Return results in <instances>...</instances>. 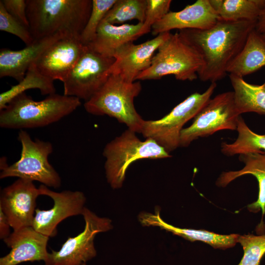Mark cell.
<instances>
[{
	"label": "cell",
	"instance_id": "24",
	"mask_svg": "<svg viewBox=\"0 0 265 265\" xmlns=\"http://www.w3.org/2000/svg\"><path fill=\"white\" fill-rule=\"evenodd\" d=\"M220 20L257 21L265 0H210Z\"/></svg>",
	"mask_w": 265,
	"mask_h": 265
},
{
	"label": "cell",
	"instance_id": "33",
	"mask_svg": "<svg viewBox=\"0 0 265 265\" xmlns=\"http://www.w3.org/2000/svg\"><path fill=\"white\" fill-rule=\"evenodd\" d=\"M11 228L9 221L0 209V238L4 239L11 234L10 229Z\"/></svg>",
	"mask_w": 265,
	"mask_h": 265
},
{
	"label": "cell",
	"instance_id": "6",
	"mask_svg": "<svg viewBox=\"0 0 265 265\" xmlns=\"http://www.w3.org/2000/svg\"><path fill=\"white\" fill-rule=\"evenodd\" d=\"M202 65L200 55L179 32L171 33L159 48L150 67L141 73L135 80H159L173 75L178 80L193 81L198 78Z\"/></svg>",
	"mask_w": 265,
	"mask_h": 265
},
{
	"label": "cell",
	"instance_id": "29",
	"mask_svg": "<svg viewBox=\"0 0 265 265\" xmlns=\"http://www.w3.org/2000/svg\"><path fill=\"white\" fill-rule=\"evenodd\" d=\"M238 242L241 245L244 252L238 265H260L265 254V235L239 236Z\"/></svg>",
	"mask_w": 265,
	"mask_h": 265
},
{
	"label": "cell",
	"instance_id": "31",
	"mask_svg": "<svg viewBox=\"0 0 265 265\" xmlns=\"http://www.w3.org/2000/svg\"><path fill=\"white\" fill-rule=\"evenodd\" d=\"M171 0H147L145 19L140 36L149 33L152 26L160 20L169 11Z\"/></svg>",
	"mask_w": 265,
	"mask_h": 265
},
{
	"label": "cell",
	"instance_id": "17",
	"mask_svg": "<svg viewBox=\"0 0 265 265\" xmlns=\"http://www.w3.org/2000/svg\"><path fill=\"white\" fill-rule=\"evenodd\" d=\"M49 237L32 226L14 230L3 241L10 252L0 258V265H18L27 262L42 261L48 257L47 246Z\"/></svg>",
	"mask_w": 265,
	"mask_h": 265
},
{
	"label": "cell",
	"instance_id": "5",
	"mask_svg": "<svg viewBox=\"0 0 265 265\" xmlns=\"http://www.w3.org/2000/svg\"><path fill=\"white\" fill-rule=\"evenodd\" d=\"M135 133L128 129L108 142L104 149L106 176L108 183L113 189L122 186L127 170L134 161L171 157L153 139L146 138L141 141Z\"/></svg>",
	"mask_w": 265,
	"mask_h": 265
},
{
	"label": "cell",
	"instance_id": "28",
	"mask_svg": "<svg viewBox=\"0 0 265 265\" xmlns=\"http://www.w3.org/2000/svg\"><path fill=\"white\" fill-rule=\"evenodd\" d=\"M116 1V0H92L90 15L80 38L83 44L87 46L93 41L100 24Z\"/></svg>",
	"mask_w": 265,
	"mask_h": 265
},
{
	"label": "cell",
	"instance_id": "11",
	"mask_svg": "<svg viewBox=\"0 0 265 265\" xmlns=\"http://www.w3.org/2000/svg\"><path fill=\"white\" fill-rule=\"evenodd\" d=\"M82 215L85 226L82 232L69 238L58 251L49 253L45 265H84L97 255L94 238L97 234L112 228L111 220L101 217L86 207Z\"/></svg>",
	"mask_w": 265,
	"mask_h": 265
},
{
	"label": "cell",
	"instance_id": "8",
	"mask_svg": "<svg viewBox=\"0 0 265 265\" xmlns=\"http://www.w3.org/2000/svg\"><path fill=\"white\" fill-rule=\"evenodd\" d=\"M18 140L22 146L20 158L0 169V179L17 177L38 181L48 187H59L61 185L60 177L48 159L53 151L52 143L38 139L33 140L24 130H20Z\"/></svg>",
	"mask_w": 265,
	"mask_h": 265
},
{
	"label": "cell",
	"instance_id": "12",
	"mask_svg": "<svg viewBox=\"0 0 265 265\" xmlns=\"http://www.w3.org/2000/svg\"><path fill=\"white\" fill-rule=\"evenodd\" d=\"M38 188L41 195L52 198L53 205L48 210H35L32 227L38 232L53 237L56 235L60 222L69 217L82 214L86 198L81 191L56 192L43 185Z\"/></svg>",
	"mask_w": 265,
	"mask_h": 265
},
{
	"label": "cell",
	"instance_id": "36",
	"mask_svg": "<svg viewBox=\"0 0 265 265\" xmlns=\"http://www.w3.org/2000/svg\"><path fill=\"white\" fill-rule=\"evenodd\" d=\"M264 232H265V224H264Z\"/></svg>",
	"mask_w": 265,
	"mask_h": 265
},
{
	"label": "cell",
	"instance_id": "34",
	"mask_svg": "<svg viewBox=\"0 0 265 265\" xmlns=\"http://www.w3.org/2000/svg\"><path fill=\"white\" fill-rule=\"evenodd\" d=\"M255 30L261 34L265 32V3L258 18Z\"/></svg>",
	"mask_w": 265,
	"mask_h": 265
},
{
	"label": "cell",
	"instance_id": "22",
	"mask_svg": "<svg viewBox=\"0 0 265 265\" xmlns=\"http://www.w3.org/2000/svg\"><path fill=\"white\" fill-rule=\"evenodd\" d=\"M265 66V40L255 28L249 34L238 54L228 66L227 72L241 78Z\"/></svg>",
	"mask_w": 265,
	"mask_h": 265
},
{
	"label": "cell",
	"instance_id": "21",
	"mask_svg": "<svg viewBox=\"0 0 265 265\" xmlns=\"http://www.w3.org/2000/svg\"><path fill=\"white\" fill-rule=\"evenodd\" d=\"M139 220L143 226H158L188 240L201 241L214 248L224 249L232 247L238 243L239 236L238 234L223 235L206 230L176 227L163 220L159 211H156L155 214L142 212L139 215Z\"/></svg>",
	"mask_w": 265,
	"mask_h": 265
},
{
	"label": "cell",
	"instance_id": "25",
	"mask_svg": "<svg viewBox=\"0 0 265 265\" xmlns=\"http://www.w3.org/2000/svg\"><path fill=\"white\" fill-rule=\"evenodd\" d=\"M237 131L238 137L234 142L221 143L222 154L228 157L247 153L265 154V134H259L253 132L241 116L238 119Z\"/></svg>",
	"mask_w": 265,
	"mask_h": 265
},
{
	"label": "cell",
	"instance_id": "13",
	"mask_svg": "<svg viewBox=\"0 0 265 265\" xmlns=\"http://www.w3.org/2000/svg\"><path fill=\"white\" fill-rule=\"evenodd\" d=\"M39 195L40 190L33 182L20 178L2 189L0 209L13 230L32 226L36 209V201Z\"/></svg>",
	"mask_w": 265,
	"mask_h": 265
},
{
	"label": "cell",
	"instance_id": "18",
	"mask_svg": "<svg viewBox=\"0 0 265 265\" xmlns=\"http://www.w3.org/2000/svg\"><path fill=\"white\" fill-rule=\"evenodd\" d=\"M64 38L61 35L48 37L35 40L24 49L12 50L2 48L0 50V78L11 77L18 82L23 80L30 66L53 43Z\"/></svg>",
	"mask_w": 265,
	"mask_h": 265
},
{
	"label": "cell",
	"instance_id": "16",
	"mask_svg": "<svg viewBox=\"0 0 265 265\" xmlns=\"http://www.w3.org/2000/svg\"><path fill=\"white\" fill-rule=\"evenodd\" d=\"M220 18L210 0H197L177 12H169L152 27L154 35L170 32L172 29L204 30L214 26Z\"/></svg>",
	"mask_w": 265,
	"mask_h": 265
},
{
	"label": "cell",
	"instance_id": "19",
	"mask_svg": "<svg viewBox=\"0 0 265 265\" xmlns=\"http://www.w3.org/2000/svg\"><path fill=\"white\" fill-rule=\"evenodd\" d=\"M238 159L244 163L243 168L238 171L223 172L217 179V186L224 187L230 183L242 176L251 174L255 177L259 185L257 200L247 206L250 212L257 213L262 211V217L257 226V234L264 232L263 218L265 214V154L260 153H247L239 155Z\"/></svg>",
	"mask_w": 265,
	"mask_h": 265
},
{
	"label": "cell",
	"instance_id": "7",
	"mask_svg": "<svg viewBox=\"0 0 265 265\" xmlns=\"http://www.w3.org/2000/svg\"><path fill=\"white\" fill-rule=\"evenodd\" d=\"M216 83H211L204 92H194L175 106L167 115L156 120H144L140 133L155 140L168 153L179 147L183 126L206 105Z\"/></svg>",
	"mask_w": 265,
	"mask_h": 265
},
{
	"label": "cell",
	"instance_id": "1",
	"mask_svg": "<svg viewBox=\"0 0 265 265\" xmlns=\"http://www.w3.org/2000/svg\"><path fill=\"white\" fill-rule=\"evenodd\" d=\"M257 21L220 20L212 27L180 30L182 38L201 56L198 76L202 81L216 83L227 75V69L243 47Z\"/></svg>",
	"mask_w": 265,
	"mask_h": 265
},
{
	"label": "cell",
	"instance_id": "20",
	"mask_svg": "<svg viewBox=\"0 0 265 265\" xmlns=\"http://www.w3.org/2000/svg\"><path fill=\"white\" fill-rule=\"evenodd\" d=\"M143 23L124 24L119 26L103 20L93 41L87 45L94 51L109 57H114L117 50L124 45L140 37Z\"/></svg>",
	"mask_w": 265,
	"mask_h": 265
},
{
	"label": "cell",
	"instance_id": "32",
	"mask_svg": "<svg viewBox=\"0 0 265 265\" xmlns=\"http://www.w3.org/2000/svg\"><path fill=\"white\" fill-rule=\"evenodd\" d=\"M6 11L29 28V23L26 15V0H1Z\"/></svg>",
	"mask_w": 265,
	"mask_h": 265
},
{
	"label": "cell",
	"instance_id": "10",
	"mask_svg": "<svg viewBox=\"0 0 265 265\" xmlns=\"http://www.w3.org/2000/svg\"><path fill=\"white\" fill-rule=\"evenodd\" d=\"M114 61V57L104 56L86 46L63 82L64 95L88 101L106 82Z\"/></svg>",
	"mask_w": 265,
	"mask_h": 265
},
{
	"label": "cell",
	"instance_id": "23",
	"mask_svg": "<svg viewBox=\"0 0 265 265\" xmlns=\"http://www.w3.org/2000/svg\"><path fill=\"white\" fill-rule=\"evenodd\" d=\"M234 102L239 115L255 112L265 115V81L261 85L247 82L243 78L230 74Z\"/></svg>",
	"mask_w": 265,
	"mask_h": 265
},
{
	"label": "cell",
	"instance_id": "9",
	"mask_svg": "<svg viewBox=\"0 0 265 265\" xmlns=\"http://www.w3.org/2000/svg\"><path fill=\"white\" fill-rule=\"evenodd\" d=\"M240 116L235 106L233 91L217 95L195 116L192 124L183 129L179 147H188L199 138L209 136L221 130L237 131Z\"/></svg>",
	"mask_w": 265,
	"mask_h": 265
},
{
	"label": "cell",
	"instance_id": "14",
	"mask_svg": "<svg viewBox=\"0 0 265 265\" xmlns=\"http://www.w3.org/2000/svg\"><path fill=\"white\" fill-rule=\"evenodd\" d=\"M170 34L163 32L141 44L130 42L124 45L114 56L110 74L119 75L129 82L136 81L137 77L150 67L155 53Z\"/></svg>",
	"mask_w": 265,
	"mask_h": 265
},
{
	"label": "cell",
	"instance_id": "15",
	"mask_svg": "<svg viewBox=\"0 0 265 265\" xmlns=\"http://www.w3.org/2000/svg\"><path fill=\"white\" fill-rule=\"evenodd\" d=\"M86 48L80 39L61 38L46 49L33 64L44 76L63 82Z\"/></svg>",
	"mask_w": 265,
	"mask_h": 265
},
{
	"label": "cell",
	"instance_id": "35",
	"mask_svg": "<svg viewBox=\"0 0 265 265\" xmlns=\"http://www.w3.org/2000/svg\"><path fill=\"white\" fill-rule=\"evenodd\" d=\"M262 35L263 38L265 40V32L263 34H262Z\"/></svg>",
	"mask_w": 265,
	"mask_h": 265
},
{
	"label": "cell",
	"instance_id": "2",
	"mask_svg": "<svg viewBox=\"0 0 265 265\" xmlns=\"http://www.w3.org/2000/svg\"><path fill=\"white\" fill-rule=\"evenodd\" d=\"M29 29L34 40L61 35L80 39L92 0H26Z\"/></svg>",
	"mask_w": 265,
	"mask_h": 265
},
{
	"label": "cell",
	"instance_id": "4",
	"mask_svg": "<svg viewBox=\"0 0 265 265\" xmlns=\"http://www.w3.org/2000/svg\"><path fill=\"white\" fill-rule=\"evenodd\" d=\"M139 81L129 82L119 75L111 74L101 88L85 102L84 107L95 115H106L125 124L129 129L140 133L143 120L134 106V99L140 93Z\"/></svg>",
	"mask_w": 265,
	"mask_h": 265
},
{
	"label": "cell",
	"instance_id": "26",
	"mask_svg": "<svg viewBox=\"0 0 265 265\" xmlns=\"http://www.w3.org/2000/svg\"><path fill=\"white\" fill-rule=\"evenodd\" d=\"M53 82L54 80L41 74L32 64L22 80L0 94V111L12 99L28 89H38L42 95L55 94Z\"/></svg>",
	"mask_w": 265,
	"mask_h": 265
},
{
	"label": "cell",
	"instance_id": "27",
	"mask_svg": "<svg viewBox=\"0 0 265 265\" xmlns=\"http://www.w3.org/2000/svg\"><path fill=\"white\" fill-rule=\"evenodd\" d=\"M146 5L147 0H116L103 20L112 25L132 20L143 23Z\"/></svg>",
	"mask_w": 265,
	"mask_h": 265
},
{
	"label": "cell",
	"instance_id": "3",
	"mask_svg": "<svg viewBox=\"0 0 265 265\" xmlns=\"http://www.w3.org/2000/svg\"><path fill=\"white\" fill-rule=\"evenodd\" d=\"M81 104L78 98L55 93L36 101L25 92L0 111V126L20 130L45 127L72 113Z\"/></svg>",
	"mask_w": 265,
	"mask_h": 265
},
{
	"label": "cell",
	"instance_id": "30",
	"mask_svg": "<svg viewBox=\"0 0 265 265\" xmlns=\"http://www.w3.org/2000/svg\"><path fill=\"white\" fill-rule=\"evenodd\" d=\"M0 30L19 37L26 46L32 44L34 40L28 27L11 15L0 0Z\"/></svg>",
	"mask_w": 265,
	"mask_h": 265
}]
</instances>
